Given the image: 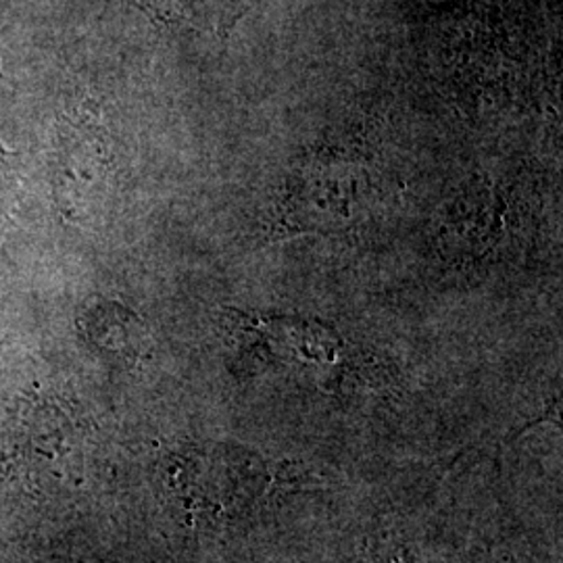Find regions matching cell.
I'll use <instances>...</instances> for the list:
<instances>
[{"label":"cell","instance_id":"cell-1","mask_svg":"<svg viewBox=\"0 0 563 563\" xmlns=\"http://www.w3.org/2000/svg\"><path fill=\"white\" fill-rule=\"evenodd\" d=\"M0 78H4V76H2V67H0Z\"/></svg>","mask_w":563,"mask_h":563}]
</instances>
